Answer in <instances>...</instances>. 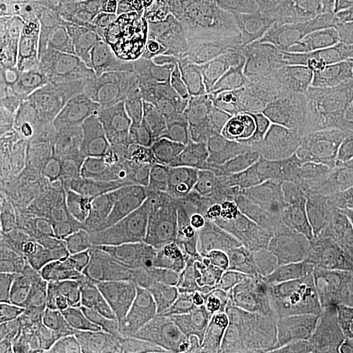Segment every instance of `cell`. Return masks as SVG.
Masks as SVG:
<instances>
[{
  "mask_svg": "<svg viewBox=\"0 0 353 353\" xmlns=\"http://www.w3.org/2000/svg\"><path fill=\"white\" fill-rule=\"evenodd\" d=\"M93 96L152 109L145 80L131 50H118L105 57L81 55L79 109Z\"/></svg>",
  "mask_w": 353,
  "mask_h": 353,
  "instance_id": "obj_14",
  "label": "cell"
},
{
  "mask_svg": "<svg viewBox=\"0 0 353 353\" xmlns=\"http://www.w3.org/2000/svg\"><path fill=\"white\" fill-rule=\"evenodd\" d=\"M169 318L164 307L126 316L122 353H163V334Z\"/></svg>",
  "mask_w": 353,
  "mask_h": 353,
  "instance_id": "obj_26",
  "label": "cell"
},
{
  "mask_svg": "<svg viewBox=\"0 0 353 353\" xmlns=\"http://www.w3.org/2000/svg\"><path fill=\"white\" fill-rule=\"evenodd\" d=\"M80 67L79 38L49 46L38 80L33 127L38 141H55L77 131Z\"/></svg>",
  "mask_w": 353,
  "mask_h": 353,
  "instance_id": "obj_7",
  "label": "cell"
},
{
  "mask_svg": "<svg viewBox=\"0 0 353 353\" xmlns=\"http://www.w3.org/2000/svg\"><path fill=\"white\" fill-rule=\"evenodd\" d=\"M201 214L169 186L152 190L134 203L106 242V249L113 259L163 252L179 233L194 229Z\"/></svg>",
  "mask_w": 353,
  "mask_h": 353,
  "instance_id": "obj_6",
  "label": "cell"
},
{
  "mask_svg": "<svg viewBox=\"0 0 353 353\" xmlns=\"http://www.w3.org/2000/svg\"><path fill=\"white\" fill-rule=\"evenodd\" d=\"M79 132L99 165L176 161L192 153L152 109L93 96L79 109Z\"/></svg>",
  "mask_w": 353,
  "mask_h": 353,
  "instance_id": "obj_2",
  "label": "cell"
},
{
  "mask_svg": "<svg viewBox=\"0 0 353 353\" xmlns=\"http://www.w3.org/2000/svg\"><path fill=\"white\" fill-rule=\"evenodd\" d=\"M297 71L332 97L330 109L353 114V37L344 28L327 42L297 46Z\"/></svg>",
  "mask_w": 353,
  "mask_h": 353,
  "instance_id": "obj_17",
  "label": "cell"
},
{
  "mask_svg": "<svg viewBox=\"0 0 353 353\" xmlns=\"http://www.w3.org/2000/svg\"><path fill=\"white\" fill-rule=\"evenodd\" d=\"M350 332H353V318L341 331V334H350Z\"/></svg>",
  "mask_w": 353,
  "mask_h": 353,
  "instance_id": "obj_36",
  "label": "cell"
},
{
  "mask_svg": "<svg viewBox=\"0 0 353 353\" xmlns=\"http://www.w3.org/2000/svg\"><path fill=\"white\" fill-rule=\"evenodd\" d=\"M62 204L54 196L42 205L28 234L26 259L39 275L63 278L87 252Z\"/></svg>",
  "mask_w": 353,
  "mask_h": 353,
  "instance_id": "obj_12",
  "label": "cell"
},
{
  "mask_svg": "<svg viewBox=\"0 0 353 353\" xmlns=\"http://www.w3.org/2000/svg\"><path fill=\"white\" fill-rule=\"evenodd\" d=\"M301 294L318 327L341 332L353 318L352 283L323 275L307 283Z\"/></svg>",
  "mask_w": 353,
  "mask_h": 353,
  "instance_id": "obj_21",
  "label": "cell"
},
{
  "mask_svg": "<svg viewBox=\"0 0 353 353\" xmlns=\"http://www.w3.org/2000/svg\"><path fill=\"white\" fill-rule=\"evenodd\" d=\"M131 51L145 80L152 110L159 114L178 135L181 103L190 89L205 77L188 58L139 45Z\"/></svg>",
  "mask_w": 353,
  "mask_h": 353,
  "instance_id": "obj_11",
  "label": "cell"
},
{
  "mask_svg": "<svg viewBox=\"0 0 353 353\" xmlns=\"http://www.w3.org/2000/svg\"><path fill=\"white\" fill-rule=\"evenodd\" d=\"M236 1H239V0H236Z\"/></svg>",
  "mask_w": 353,
  "mask_h": 353,
  "instance_id": "obj_38",
  "label": "cell"
},
{
  "mask_svg": "<svg viewBox=\"0 0 353 353\" xmlns=\"http://www.w3.org/2000/svg\"><path fill=\"white\" fill-rule=\"evenodd\" d=\"M234 34V29L229 26L202 24L195 28L186 38L183 50L192 58L194 63L204 76L207 59L224 48Z\"/></svg>",
  "mask_w": 353,
  "mask_h": 353,
  "instance_id": "obj_28",
  "label": "cell"
},
{
  "mask_svg": "<svg viewBox=\"0 0 353 353\" xmlns=\"http://www.w3.org/2000/svg\"><path fill=\"white\" fill-rule=\"evenodd\" d=\"M288 26L261 24L236 32L205 63V80L230 110L265 123L283 113L297 70V46Z\"/></svg>",
  "mask_w": 353,
  "mask_h": 353,
  "instance_id": "obj_1",
  "label": "cell"
},
{
  "mask_svg": "<svg viewBox=\"0 0 353 353\" xmlns=\"http://www.w3.org/2000/svg\"><path fill=\"white\" fill-rule=\"evenodd\" d=\"M156 1H161V0H156Z\"/></svg>",
  "mask_w": 353,
  "mask_h": 353,
  "instance_id": "obj_37",
  "label": "cell"
},
{
  "mask_svg": "<svg viewBox=\"0 0 353 353\" xmlns=\"http://www.w3.org/2000/svg\"><path fill=\"white\" fill-rule=\"evenodd\" d=\"M339 352V332L327 328H305L300 341L299 353H338Z\"/></svg>",
  "mask_w": 353,
  "mask_h": 353,
  "instance_id": "obj_31",
  "label": "cell"
},
{
  "mask_svg": "<svg viewBox=\"0 0 353 353\" xmlns=\"http://www.w3.org/2000/svg\"><path fill=\"white\" fill-rule=\"evenodd\" d=\"M250 316L278 327L305 328L316 326L301 293L276 288H259L250 305Z\"/></svg>",
  "mask_w": 353,
  "mask_h": 353,
  "instance_id": "obj_22",
  "label": "cell"
},
{
  "mask_svg": "<svg viewBox=\"0 0 353 353\" xmlns=\"http://www.w3.org/2000/svg\"><path fill=\"white\" fill-rule=\"evenodd\" d=\"M353 353V332L341 334L339 332V352Z\"/></svg>",
  "mask_w": 353,
  "mask_h": 353,
  "instance_id": "obj_35",
  "label": "cell"
},
{
  "mask_svg": "<svg viewBox=\"0 0 353 353\" xmlns=\"http://www.w3.org/2000/svg\"><path fill=\"white\" fill-rule=\"evenodd\" d=\"M125 165H97L77 176L54 198L70 216L85 250L105 246L134 203L144 195Z\"/></svg>",
  "mask_w": 353,
  "mask_h": 353,
  "instance_id": "obj_3",
  "label": "cell"
},
{
  "mask_svg": "<svg viewBox=\"0 0 353 353\" xmlns=\"http://www.w3.org/2000/svg\"><path fill=\"white\" fill-rule=\"evenodd\" d=\"M194 232L221 292L254 296L259 290L258 267L263 241L252 224L249 203L216 214H201Z\"/></svg>",
  "mask_w": 353,
  "mask_h": 353,
  "instance_id": "obj_4",
  "label": "cell"
},
{
  "mask_svg": "<svg viewBox=\"0 0 353 353\" xmlns=\"http://www.w3.org/2000/svg\"><path fill=\"white\" fill-rule=\"evenodd\" d=\"M115 262V272L108 290V303L122 319L164 307L165 263L163 252L123 255ZM166 312V310H165Z\"/></svg>",
  "mask_w": 353,
  "mask_h": 353,
  "instance_id": "obj_15",
  "label": "cell"
},
{
  "mask_svg": "<svg viewBox=\"0 0 353 353\" xmlns=\"http://www.w3.org/2000/svg\"><path fill=\"white\" fill-rule=\"evenodd\" d=\"M49 46L36 32L1 33V134L33 132L38 80Z\"/></svg>",
  "mask_w": 353,
  "mask_h": 353,
  "instance_id": "obj_8",
  "label": "cell"
},
{
  "mask_svg": "<svg viewBox=\"0 0 353 353\" xmlns=\"http://www.w3.org/2000/svg\"><path fill=\"white\" fill-rule=\"evenodd\" d=\"M309 4V0H239L233 29L261 24L288 26Z\"/></svg>",
  "mask_w": 353,
  "mask_h": 353,
  "instance_id": "obj_25",
  "label": "cell"
},
{
  "mask_svg": "<svg viewBox=\"0 0 353 353\" xmlns=\"http://www.w3.org/2000/svg\"><path fill=\"white\" fill-rule=\"evenodd\" d=\"M327 275L353 284V233L334 243V261Z\"/></svg>",
  "mask_w": 353,
  "mask_h": 353,
  "instance_id": "obj_32",
  "label": "cell"
},
{
  "mask_svg": "<svg viewBox=\"0 0 353 353\" xmlns=\"http://www.w3.org/2000/svg\"><path fill=\"white\" fill-rule=\"evenodd\" d=\"M267 143L280 157L301 160L316 166L341 164V151L350 135L347 128L316 130L303 119L280 114L265 122Z\"/></svg>",
  "mask_w": 353,
  "mask_h": 353,
  "instance_id": "obj_18",
  "label": "cell"
},
{
  "mask_svg": "<svg viewBox=\"0 0 353 353\" xmlns=\"http://www.w3.org/2000/svg\"><path fill=\"white\" fill-rule=\"evenodd\" d=\"M163 353H256L255 321L229 331L214 328L203 313L170 316L163 334Z\"/></svg>",
  "mask_w": 353,
  "mask_h": 353,
  "instance_id": "obj_16",
  "label": "cell"
},
{
  "mask_svg": "<svg viewBox=\"0 0 353 353\" xmlns=\"http://www.w3.org/2000/svg\"><path fill=\"white\" fill-rule=\"evenodd\" d=\"M246 143L214 144L176 160L168 185L202 214H216L249 202L243 179Z\"/></svg>",
  "mask_w": 353,
  "mask_h": 353,
  "instance_id": "obj_5",
  "label": "cell"
},
{
  "mask_svg": "<svg viewBox=\"0 0 353 353\" xmlns=\"http://www.w3.org/2000/svg\"><path fill=\"white\" fill-rule=\"evenodd\" d=\"M165 263L161 303L169 316L205 312L220 296L207 254L194 229L179 233L163 250Z\"/></svg>",
  "mask_w": 353,
  "mask_h": 353,
  "instance_id": "obj_9",
  "label": "cell"
},
{
  "mask_svg": "<svg viewBox=\"0 0 353 353\" xmlns=\"http://www.w3.org/2000/svg\"><path fill=\"white\" fill-rule=\"evenodd\" d=\"M236 8H237L236 0H214L211 12H210V24L233 28Z\"/></svg>",
  "mask_w": 353,
  "mask_h": 353,
  "instance_id": "obj_33",
  "label": "cell"
},
{
  "mask_svg": "<svg viewBox=\"0 0 353 353\" xmlns=\"http://www.w3.org/2000/svg\"><path fill=\"white\" fill-rule=\"evenodd\" d=\"M97 159L77 131L62 139L41 143L32 161L20 172L1 170V176H16L45 199H50L77 176L94 166Z\"/></svg>",
  "mask_w": 353,
  "mask_h": 353,
  "instance_id": "obj_13",
  "label": "cell"
},
{
  "mask_svg": "<svg viewBox=\"0 0 353 353\" xmlns=\"http://www.w3.org/2000/svg\"><path fill=\"white\" fill-rule=\"evenodd\" d=\"M256 353H299L301 328L278 327L255 319Z\"/></svg>",
  "mask_w": 353,
  "mask_h": 353,
  "instance_id": "obj_30",
  "label": "cell"
},
{
  "mask_svg": "<svg viewBox=\"0 0 353 353\" xmlns=\"http://www.w3.org/2000/svg\"><path fill=\"white\" fill-rule=\"evenodd\" d=\"M285 242L301 261L307 283L327 275L334 261L331 236L307 210L290 203Z\"/></svg>",
  "mask_w": 353,
  "mask_h": 353,
  "instance_id": "obj_20",
  "label": "cell"
},
{
  "mask_svg": "<svg viewBox=\"0 0 353 353\" xmlns=\"http://www.w3.org/2000/svg\"><path fill=\"white\" fill-rule=\"evenodd\" d=\"M93 14L72 3H23L1 6V33L36 32L50 45L79 38Z\"/></svg>",
  "mask_w": 353,
  "mask_h": 353,
  "instance_id": "obj_19",
  "label": "cell"
},
{
  "mask_svg": "<svg viewBox=\"0 0 353 353\" xmlns=\"http://www.w3.org/2000/svg\"><path fill=\"white\" fill-rule=\"evenodd\" d=\"M178 135L189 143L192 153H198L214 144L267 143V126L237 117L221 93L203 79L181 103Z\"/></svg>",
  "mask_w": 353,
  "mask_h": 353,
  "instance_id": "obj_10",
  "label": "cell"
},
{
  "mask_svg": "<svg viewBox=\"0 0 353 353\" xmlns=\"http://www.w3.org/2000/svg\"><path fill=\"white\" fill-rule=\"evenodd\" d=\"M341 168L344 176L353 183V127L341 151Z\"/></svg>",
  "mask_w": 353,
  "mask_h": 353,
  "instance_id": "obj_34",
  "label": "cell"
},
{
  "mask_svg": "<svg viewBox=\"0 0 353 353\" xmlns=\"http://www.w3.org/2000/svg\"><path fill=\"white\" fill-rule=\"evenodd\" d=\"M332 97L314 79L296 70L290 99L283 110V115L296 119H305L309 114L322 109H330Z\"/></svg>",
  "mask_w": 353,
  "mask_h": 353,
  "instance_id": "obj_27",
  "label": "cell"
},
{
  "mask_svg": "<svg viewBox=\"0 0 353 353\" xmlns=\"http://www.w3.org/2000/svg\"><path fill=\"white\" fill-rule=\"evenodd\" d=\"M123 319L112 310L109 303L89 328L84 341L88 353H122Z\"/></svg>",
  "mask_w": 353,
  "mask_h": 353,
  "instance_id": "obj_29",
  "label": "cell"
},
{
  "mask_svg": "<svg viewBox=\"0 0 353 353\" xmlns=\"http://www.w3.org/2000/svg\"><path fill=\"white\" fill-rule=\"evenodd\" d=\"M259 288H276L293 293H303L307 278L303 263L284 241V245L274 252L263 250L258 267Z\"/></svg>",
  "mask_w": 353,
  "mask_h": 353,
  "instance_id": "obj_24",
  "label": "cell"
},
{
  "mask_svg": "<svg viewBox=\"0 0 353 353\" xmlns=\"http://www.w3.org/2000/svg\"><path fill=\"white\" fill-rule=\"evenodd\" d=\"M248 203L254 228L263 241V250H279L288 227V202L281 182L255 192Z\"/></svg>",
  "mask_w": 353,
  "mask_h": 353,
  "instance_id": "obj_23",
  "label": "cell"
}]
</instances>
